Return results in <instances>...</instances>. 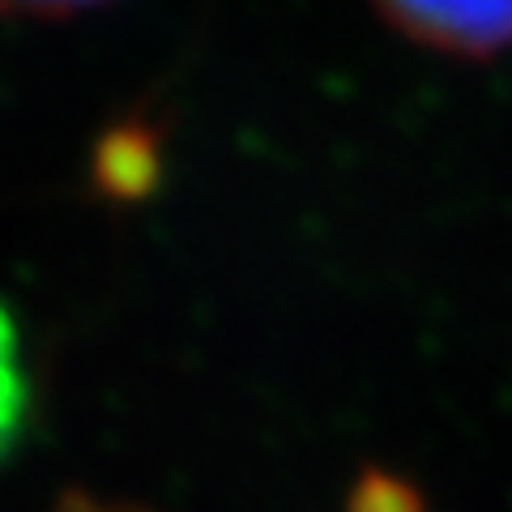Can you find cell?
<instances>
[{"instance_id":"cell-1","label":"cell","mask_w":512,"mask_h":512,"mask_svg":"<svg viewBox=\"0 0 512 512\" xmlns=\"http://www.w3.org/2000/svg\"><path fill=\"white\" fill-rule=\"evenodd\" d=\"M397 35L457 60H491L512 47V0H372Z\"/></svg>"},{"instance_id":"cell-2","label":"cell","mask_w":512,"mask_h":512,"mask_svg":"<svg viewBox=\"0 0 512 512\" xmlns=\"http://www.w3.org/2000/svg\"><path fill=\"white\" fill-rule=\"evenodd\" d=\"M94 171H99V188L107 192V197H124V201L141 197L158 175L154 137L141 124H128V128L107 133L103 146H99V163H94Z\"/></svg>"},{"instance_id":"cell-3","label":"cell","mask_w":512,"mask_h":512,"mask_svg":"<svg viewBox=\"0 0 512 512\" xmlns=\"http://www.w3.org/2000/svg\"><path fill=\"white\" fill-rule=\"evenodd\" d=\"M30 414V380L22 367V338L9 308L0 303V457L18 444Z\"/></svg>"},{"instance_id":"cell-4","label":"cell","mask_w":512,"mask_h":512,"mask_svg":"<svg viewBox=\"0 0 512 512\" xmlns=\"http://www.w3.org/2000/svg\"><path fill=\"white\" fill-rule=\"evenodd\" d=\"M346 512H423V500L397 474H363L346 500Z\"/></svg>"},{"instance_id":"cell-5","label":"cell","mask_w":512,"mask_h":512,"mask_svg":"<svg viewBox=\"0 0 512 512\" xmlns=\"http://www.w3.org/2000/svg\"><path fill=\"white\" fill-rule=\"evenodd\" d=\"M103 0H0L5 18H69V13L94 9Z\"/></svg>"},{"instance_id":"cell-6","label":"cell","mask_w":512,"mask_h":512,"mask_svg":"<svg viewBox=\"0 0 512 512\" xmlns=\"http://www.w3.org/2000/svg\"><path fill=\"white\" fill-rule=\"evenodd\" d=\"M56 512H154V508H141V504H120V500H94L86 491H69L60 500Z\"/></svg>"}]
</instances>
